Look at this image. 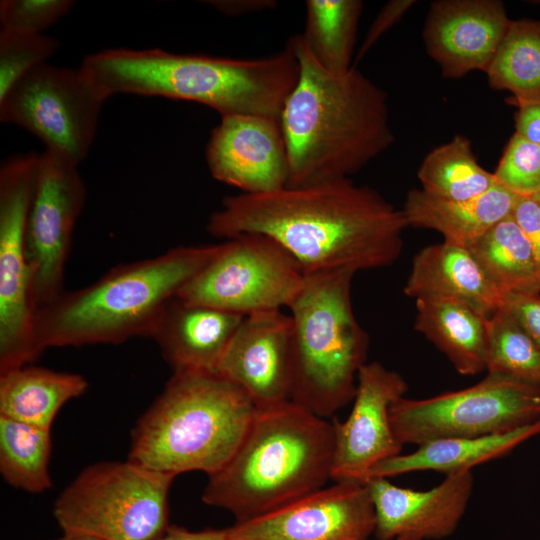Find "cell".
Instances as JSON below:
<instances>
[{"mask_svg":"<svg viewBox=\"0 0 540 540\" xmlns=\"http://www.w3.org/2000/svg\"><path fill=\"white\" fill-rule=\"evenodd\" d=\"M221 246H177L117 266L81 289L63 291L36 312L40 348L119 344L137 336L150 337L168 302Z\"/></svg>","mask_w":540,"mask_h":540,"instance_id":"5","label":"cell"},{"mask_svg":"<svg viewBox=\"0 0 540 540\" xmlns=\"http://www.w3.org/2000/svg\"><path fill=\"white\" fill-rule=\"evenodd\" d=\"M87 388L80 374L25 365L0 375V416L51 430L62 406Z\"/></svg>","mask_w":540,"mask_h":540,"instance_id":"25","label":"cell"},{"mask_svg":"<svg viewBox=\"0 0 540 540\" xmlns=\"http://www.w3.org/2000/svg\"><path fill=\"white\" fill-rule=\"evenodd\" d=\"M520 197L498 181L484 194L466 200L442 199L414 188L401 210L408 226L435 230L445 242L469 249L511 214Z\"/></svg>","mask_w":540,"mask_h":540,"instance_id":"22","label":"cell"},{"mask_svg":"<svg viewBox=\"0 0 540 540\" xmlns=\"http://www.w3.org/2000/svg\"><path fill=\"white\" fill-rule=\"evenodd\" d=\"M305 31L301 37L317 62L332 72L351 67L363 2L307 0Z\"/></svg>","mask_w":540,"mask_h":540,"instance_id":"29","label":"cell"},{"mask_svg":"<svg viewBox=\"0 0 540 540\" xmlns=\"http://www.w3.org/2000/svg\"><path fill=\"white\" fill-rule=\"evenodd\" d=\"M511 216L529 241L540 270V202L531 196L521 195Z\"/></svg>","mask_w":540,"mask_h":540,"instance_id":"37","label":"cell"},{"mask_svg":"<svg viewBox=\"0 0 540 540\" xmlns=\"http://www.w3.org/2000/svg\"><path fill=\"white\" fill-rule=\"evenodd\" d=\"M540 419V387L499 374L470 387L423 399L395 401L390 421L398 441L478 437L508 432Z\"/></svg>","mask_w":540,"mask_h":540,"instance_id":"9","label":"cell"},{"mask_svg":"<svg viewBox=\"0 0 540 540\" xmlns=\"http://www.w3.org/2000/svg\"><path fill=\"white\" fill-rule=\"evenodd\" d=\"M485 74L491 88L512 94L511 105L540 103V20H511Z\"/></svg>","mask_w":540,"mask_h":540,"instance_id":"27","label":"cell"},{"mask_svg":"<svg viewBox=\"0 0 540 540\" xmlns=\"http://www.w3.org/2000/svg\"><path fill=\"white\" fill-rule=\"evenodd\" d=\"M485 371L540 387V346L503 307L487 319Z\"/></svg>","mask_w":540,"mask_h":540,"instance_id":"31","label":"cell"},{"mask_svg":"<svg viewBox=\"0 0 540 540\" xmlns=\"http://www.w3.org/2000/svg\"><path fill=\"white\" fill-rule=\"evenodd\" d=\"M55 540H104L97 536L74 531H64L63 534Z\"/></svg>","mask_w":540,"mask_h":540,"instance_id":"41","label":"cell"},{"mask_svg":"<svg viewBox=\"0 0 540 540\" xmlns=\"http://www.w3.org/2000/svg\"><path fill=\"white\" fill-rule=\"evenodd\" d=\"M516 133L524 139L540 145V103H521L516 105Z\"/></svg>","mask_w":540,"mask_h":540,"instance_id":"38","label":"cell"},{"mask_svg":"<svg viewBox=\"0 0 540 540\" xmlns=\"http://www.w3.org/2000/svg\"><path fill=\"white\" fill-rule=\"evenodd\" d=\"M299 75L279 122L289 165L286 187L350 178L394 141L386 93L354 66H321L301 35L288 43Z\"/></svg>","mask_w":540,"mask_h":540,"instance_id":"2","label":"cell"},{"mask_svg":"<svg viewBox=\"0 0 540 540\" xmlns=\"http://www.w3.org/2000/svg\"><path fill=\"white\" fill-rule=\"evenodd\" d=\"M528 196H531L540 202V187Z\"/></svg>","mask_w":540,"mask_h":540,"instance_id":"42","label":"cell"},{"mask_svg":"<svg viewBox=\"0 0 540 540\" xmlns=\"http://www.w3.org/2000/svg\"><path fill=\"white\" fill-rule=\"evenodd\" d=\"M355 272L305 275L293 300L290 401L327 419L353 401L369 336L352 306Z\"/></svg>","mask_w":540,"mask_h":540,"instance_id":"7","label":"cell"},{"mask_svg":"<svg viewBox=\"0 0 540 540\" xmlns=\"http://www.w3.org/2000/svg\"><path fill=\"white\" fill-rule=\"evenodd\" d=\"M493 173L496 180L508 189L520 195H530L540 187V145L515 132Z\"/></svg>","mask_w":540,"mask_h":540,"instance_id":"33","label":"cell"},{"mask_svg":"<svg viewBox=\"0 0 540 540\" xmlns=\"http://www.w3.org/2000/svg\"><path fill=\"white\" fill-rule=\"evenodd\" d=\"M375 510L377 540H437L450 536L473 491L471 471L446 475L435 487L418 491L373 477L366 483Z\"/></svg>","mask_w":540,"mask_h":540,"instance_id":"19","label":"cell"},{"mask_svg":"<svg viewBox=\"0 0 540 540\" xmlns=\"http://www.w3.org/2000/svg\"><path fill=\"white\" fill-rule=\"evenodd\" d=\"M415 3L414 0H391L387 2L369 27L357 52L355 62H359L382 35L397 24Z\"/></svg>","mask_w":540,"mask_h":540,"instance_id":"36","label":"cell"},{"mask_svg":"<svg viewBox=\"0 0 540 540\" xmlns=\"http://www.w3.org/2000/svg\"><path fill=\"white\" fill-rule=\"evenodd\" d=\"M510 22L499 0H436L429 6L422 39L443 77L457 79L485 72Z\"/></svg>","mask_w":540,"mask_h":540,"instance_id":"17","label":"cell"},{"mask_svg":"<svg viewBox=\"0 0 540 540\" xmlns=\"http://www.w3.org/2000/svg\"><path fill=\"white\" fill-rule=\"evenodd\" d=\"M154 540H231L229 527L206 528L200 531H191L177 525H169L163 534Z\"/></svg>","mask_w":540,"mask_h":540,"instance_id":"39","label":"cell"},{"mask_svg":"<svg viewBox=\"0 0 540 540\" xmlns=\"http://www.w3.org/2000/svg\"><path fill=\"white\" fill-rule=\"evenodd\" d=\"M408 390L406 380L379 362L365 363L357 376L352 410L345 421H333L335 451L331 479L366 483L379 463L401 454L390 408Z\"/></svg>","mask_w":540,"mask_h":540,"instance_id":"14","label":"cell"},{"mask_svg":"<svg viewBox=\"0 0 540 540\" xmlns=\"http://www.w3.org/2000/svg\"><path fill=\"white\" fill-rule=\"evenodd\" d=\"M531 3H534V4H537V5H540V0H535V1H531Z\"/></svg>","mask_w":540,"mask_h":540,"instance_id":"43","label":"cell"},{"mask_svg":"<svg viewBox=\"0 0 540 540\" xmlns=\"http://www.w3.org/2000/svg\"><path fill=\"white\" fill-rule=\"evenodd\" d=\"M375 510L364 483L341 481L262 516L235 522L231 540H368Z\"/></svg>","mask_w":540,"mask_h":540,"instance_id":"15","label":"cell"},{"mask_svg":"<svg viewBox=\"0 0 540 540\" xmlns=\"http://www.w3.org/2000/svg\"><path fill=\"white\" fill-rule=\"evenodd\" d=\"M244 317L176 296L164 308L150 337L173 372H217Z\"/></svg>","mask_w":540,"mask_h":540,"instance_id":"20","label":"cell"},{"mask_svg":"<svg viewBox=\"0 0 540 540\" xmlns=\"http://www.w3.org/2000/svg\"><path fill=\"white\" fill-rule=\"evenodd\" d=\"M217 372L240 387L256 408L290 400L291 317L281 310L247 315Z\"/></svg>","mask_w":540,"mask_h":540,"instance_id":"18","label":"cell"},{"mask_svg":"<svg viewBox=\"0 0 540 540\" xmlns=\"http://www.w3.org/2000/svg\"><path fill=\"white\" fill-rule=\"evenodd\" d=\"M74 4L72 0H2V29L41 34L65 16Z\"/></svg>","mask_w":540,"mask_h":540,"instance_id":"34","label":"cell"},{"mask_svg":"<svg viewBox=\"0 0 540 540\" xmlns=\"http://www.w3.org/2000/svg\"><path fill=\"white\" fill-rule=\"evenodd\" d=\"M59 41L42 33L2 29L0 33V99L25 74L45 63Z\"/></svg>","mask_w":540,"mask_h":540,"instance_id":"32","label":"cell"},{"mask_svg":"<svg viewBox=\"0 0 540 540\" xmlns=\"http://www.w3.org/2000/svg\"><path fill=\"white\" fill-rule=\"evenodd\" d=\"M333 421L286 401L256 408L235 453L208 476L202 500L247 521L286 506L331 479Z\"/></svg>","mask_w":540,"mask_h":540,"instance_id":"4","label":"cell"},{"mask_svg":"<svg viewBox=\"0 0 540 540\" xmlns=\"http://www.w3.org/2000/svg\"><path fill=\"white\" fill-rule=\"evenodd\" d=\"M500 307L509 312L540 346V292L504 295Z\"/></svg>","mask_w":540,"mask_h":540,"instance_id":"35","label":"cell"},{"mask_svg":"<svg viewBox=\"0 0 540 540\" xmlns=\"http://www.w3.org/2000/svg\"><path fill=\"white\" fill-rule=\"evenodd\" d=\"M407 227L401 209L350 178L227 196L207 223L218 238L273 239L304 275L390 266L401 254Z\"/></svg>","mask_w":540,"mask_h":540,"instance_id":"1","label":"cell"},{"mask_svg":"<svg viewBox=\"0 0 540 540\" xmlns=\"http://www.w3.org/2000/svg\"><path fill=\"white\" fill-rule=\"evenodd\" d=\"M404 293L415 300H458L487 316L503 299L472 252L445 241L426 246L414 256Z\"/></svg>","mask_w":540,"mask_h":540,"instance_id":"21","label":"cell"},{"mask_svg":"<svg viewBox=\"0 0 540 540\" xmlns=\"http://www.w3.org/2000/svg\"><path fill=\"white\" fill-rule=\"evenodd\" d=\"M86 199L78 165L45 150L28 213L25 245L32 301L37 312L63 293L72 235Z\"/></svg>","mask_w":540,"mask_h":540,"instance_id":"13","label":"cell"},{"mask_svg":"<svg viewBox=\"0 0 540 540\" xmlns=\"http://www.w3.org/2000/svg\"><path fill=\"white\" fill-rule=\"evenodd\" d=\"M106 100L81 67L45 62L25 74L0 99V120L27 130L46 150L79 165L92 147Z\"/></svg>","mask_w":540,"mask_h":540,"instance_id":"11","label":"cell"},{"mask_svg":"<svg viewBox=\"0 0 540 540\" xmlns=\"http://www.w3.org/2000/svg\"><path fill=\"white\" fill-rule=\"evenodd\" d=\"M255 411L247 394L218 372H173L136 423L128 459L175 476H210L233 456Z\"/></svg>","mask_w":540,"mask_h":540,"instance_id":"6","label":"cell"},{"mask_svg":"<svg viewBox=\"0 0 540 540\" xmlns=\"http://www.w3.org/2000/svg\"><path fill=\"white\" fill-rule=\"evenodd\" d=\"M469 250L503 296L540 292V270L534 252L511 214Z\"/></svg>","mask_w":540,"mask_h":540,"instance_id":"26","label":"cell"},{"mask_svg":"<svg viewBox=\"0 0 540 540\" xmlns=\"http://www.w3.org/2000/svg\"><path fill=\"white\" fill-rule=\"evenodd\" d=\"M304 278L293 257L276 241L261 234H243L223 242L177 297L247 316L289 308Z\"/></svg>","mask_w":540,"mask_h":540,"instance_id":"12","label":"cell"},{"mask_svg":"<svg viewBox=\"0 0 540 540\" xmlns=\"http://www.w3.org/2000/svg\"><path fill=\"white\" fill-rule=\"evenodd\" d=\"M393 540H404V539H402V538H396V539H393Z\"/></svg>","mask_w":540,"mask_h":540,"instance_id":"44","label":"cell"},{"mask_svg":"<svg viewBox=\"0 0 540 540\" xmlns=\"http://www.w3.org/2000/svg\"><path fill=\"white\" fill-rule=\"evenodd\" d=\"M80 67L107 99L120 93L159 96L201 103L221 116L278 119L299 75L289 44L259 59L109 49L86 56Z\"/></svg>","mask_w":540,"mask_h":540,"instance_id":"3","label":"cell"},{"mask_svg":"<svg viewBox=\"0 0 540 540\" xmlns=\"http://www.w3.org/2000/svg\"><path fill=\"white\" fill-rule=\"evenodd\" d=\"M39 158L12 156L0 168V374L29 365L42 353L25 245Z\"/></svg>","mask_w":540,"mask_h":540,"instance_id":"10","label":"cell"},{"mask_svg":"<svg viewBox=\"0 0 540 540\" xmlns=\"http://www.w3.org/2000/svg\"><path fill=\"white\" fill-rule=\"evenodd\" d=\"M415 301L414 329L433 343L461 375L472 376L485 371L489 316L458 300L423 298Z\"/></svg>","mask_w":540,"mask_h":540,"instance_id":"24","label":"cell"},{"mask_svg":"<svg viewBox=\"0 0 540 540\" xmlns=\"http://www.w3.org/2000/svg\"><path fill=\"white\" fill-rule=\"evenodd\" d=\"M175 477L129 459L96 463L63 490L53 516L63 532L154 540L170 525L168 496Z\"/></svg>","mask_w":540,"mask_h":540,"instance_id":"8","label":"cell"},{"mask_svg":"<svg viewBox=\"0 0 540 540\" xmlns=\"http://www.w3.org/2000/svg\"><path fill=\"white\" fill-rule=\"evenodd\" d=\"M422 190L448 200H466L487 192L497 182L477 161L470 140L455 135L432 149L417 172Z\"/></svg>","mask_w":540,"mask_h":540,"instance_id":"28","label":"cell"},{"mask_svg":"<svg viewBox=\"0 0 540 540\" xmlns=\"http://www.w3.org/2000/svg\"><path fill=\"white\" fill-rule=\"evenodd\" d=\"M205 154L211 175L243 193H269L287 186L288 155L278 118L221 116Z\"/></svg>","mask_w":540,"mask_h":540,"instance_id":"16","label":"cell"},{"mask_svg":"<svg viewBox=\"0 0 540 540\" xmlns=\"http://www.w3.org/2000/svg\"><path fill=\"white\" fill-rule=\"evenodd\" d=\"M538 435H540V419L504 433L428 441L418 445L411 453L399 454L377 464L371 470L368 480L373 477L390 478L416 471L431 470L446 475L471 471L474 466L509 454L522 443Z\"/></svg>","mask_w":540,"mask_h":540,"instance_id":"23","label":"cell"},{"mask_svg":"<svg viewBox=\"0 0 540 540\" xmlns=\"http://www.w3.org/2000/svg\"><path fill=\"white\" fill-rule=\"evenodd\" d=\"M220 13L228 16H239L247 13L267 10L276 6L272 0H214L206 1Z\"/></svg>","mask_w":540,"mask_h":540,"instance_id":"40","label":"cell"},{"mask_svg":"<svg viewBox=\"0 0 540 540\" xmlns=\"http://www.w3.org/2000/svg\"><path fill=\"white\" fill-rule=\"evenodd\" d=\"M51 430L0 416V473L12 487L41 493L51 488Z\"/></svg>","mask_w":540,"mask_h":540,"instance_id":"30","label":"cell"}]
</instances>
